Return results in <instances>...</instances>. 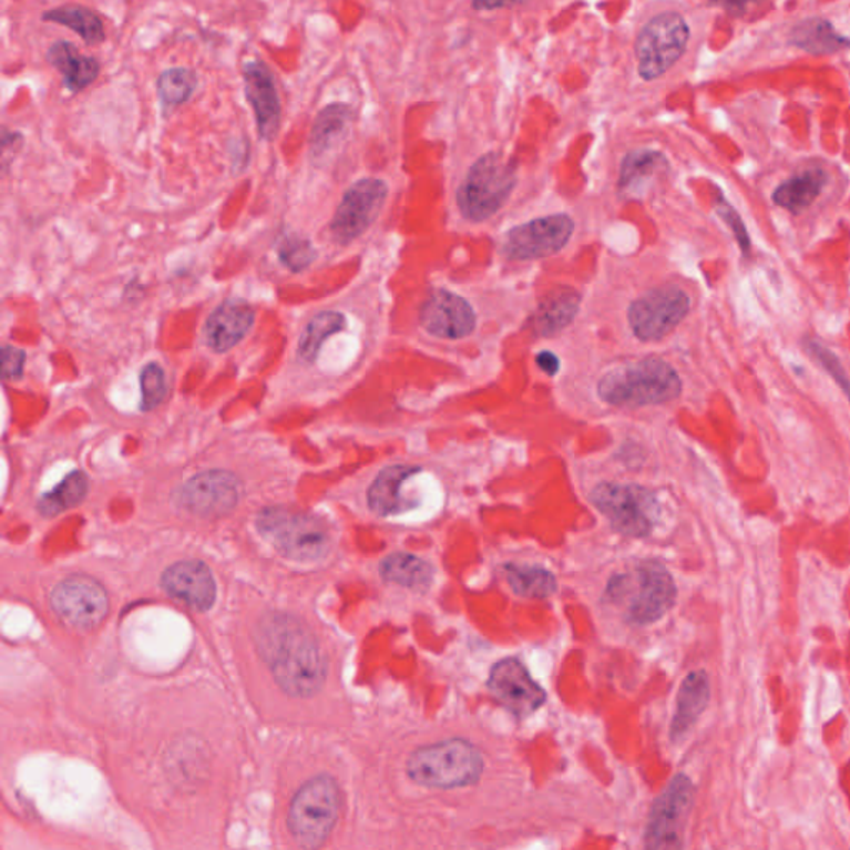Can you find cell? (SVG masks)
<instances>
[{
    "mask_svg": "<svg viewBox=\"0 0 850 850\" xmlns=\"http://www.w3.org/2000/svg\"><path fill=\"white\" fill-rule=\"evenodd\" d=\"M259 649L286 693L308 698L326 678V663L311 633L296 618L272 616L259 629Z\"/></svg>",
    "mask_w": 850,
    "mask_h": 850,
    "instance_id": "1",
    "label": "cell"
},
{
    "mask_svg": "<svg viewBox=\"0 0 850 850\" xmlns=\"http://www.w3.org/2000/svg\"><path fill=\"white\" fill-rule=\"evenodd\" d=\"M672 573L658 562H643L618 573L606 586V602L615 605L633 625H652L666 615L676 602Z\"/></svg>",
    "mask_w": 850,
    "mask_h": 850,
    "instance_id": "2",
    "label": "cell"
},
{
    "mask_svg": "<svg viewBox=\"0 0 850 850\" xmlns=\"http://www.w3.org/2000/svg\"><path fill=\"white\" fill-rule=\"evenodd\" d=\"M598 395L619 408L665 404L682 395V379L663 359H642L603 376Z\"/></svg>",
    "mask_w": 850,
    "mask_h": 850,
    "instance_id": "3",
    "label": "cell"
},
{
    "mask_svg": "<svg viewBox=\"0 0 850 850\" xmlns=\"http://www.w3.org/2000/svg\"><path fill=\"white\" fill-rule=\"evenodd\" d=\"M483 768L482 752L465 739H447L416 749L408 761V775L416 785L446 791L475 785Z\"/></svg>",
    "mask_w": 850,
    "mask_h": 850,
    "instance_id": "4",
    "label": "cell"
},
{
    "mask_svg": "<svg viewBox=\"0 0 850 850\" xmlns=\"http://www.w3.org/2000/svg\"><path fill=\"white\" fill-rule=\"evenodd\" d=\"M341 792L329 775H319L301 786L289 806L288 826L296 844L318 850L328 841L339 818Z\"/></svg>",
    "mask_w": 850,
    "mask_h": 850,
    "instance_id": "5",
    "label": "cell"
},
{
    "mask_svg": "<svg viewBox=\"0 0 850 850\" xmlns=\"http://www.w3.org/2000/svg\"><path fill=\"white\" fill-rule=\"evenodd\" d=\"M516 185V170L500 153L480 156L457 192V205L470 222H485L495 215Z\"/></svg>",
    "mask_w": 850,
    "mask_h": 850,
    "instance_id": "6",
    "label": "cell"
},
{
    "mask_svg": "<svg viewBox=\"0 0 850 850\" xmlns=\"http://www.w3.org/2000/svg\"><path fill=\"white\" fill-rule=\"evenodd\" d=\"M258 529L283 555L298 562H315L328 555L331 535L315 516L286 509H266L258 516Z\"/></svg>",
    "mask_w": 850,
    "mask_h": 850,
    "instance_id": "7",
    "label": "cell"
},
{
    "mask_svg": "<svg viewBox=\"0 0 850 850\" xmlns=\"http://www.w3.org/2000/svg\"><path fill=\"white\" fill-rule=\"evenodd\" d=\"M592 502L619 533L633 539H645L658 523V500L645 487L600 483L593 489Z\"/></svg>",
    "mask_w": 850,
    "mask_h": 850,
    "instance_id": "8",
    "label": "cell"
},
{
    "mask_svg": "<svg viewBox=\"0 0 850 850\" xmlns=\"http://www.w3.org/2000/svg\"><path fill=\"white\" fill-rule=\"evenodd\" d=\"M689 27L678 12L653 17L636 39V59L643 80H655L668 72L688 47Z\"/></svg>",
    "mask_w": 850,
    "mask_h": 850,
    "instance_id": "9",
    "label": "cell"
},
{
    "mask_svg": "<svg viewBox=\"0 0 850 850\" xmlns=\"http://www.w3.org/2000/svg\"><path fill=\"white\" fill-rule=\"evenodd\" d=\"M692 779L676 775L649 812L645 831V850H682V832L693 805Z\"/></svg>",
    "mask_w": 850,
    "mask_h": 850,
    "instance_id": "10",
    "label": "cell"
},
{
    "mask_svg": "<svg viewBox=\"0 0 850 850\" xmlns=\"http://www.w3.org/2000/svg\"><path fill=\"white\" fill-rule=\"evenodd\" d=\"M692 309L689 296L678 286H662L645 293L628 309V321L636 338L659 341L668 336Z\"/></svg>",
    "mask_w": 850,
    "mask_h": 850,
    "instance_id": "11",
    "label": "cell"
},
{
    "mask_svg": "<svg viewBox=\"0 0 850 850\" xmlns=\"http://www.w3.org/2000/svg\"><path fill=\"white\" fill-rule=\"evenodd\" d=\"M575 223L569 215H550L515 226L506 233L502 253L513 262L546 258L565 248L572 238Z\"/></svg>",
    "mask_w": 850,
    "mask_h": 850,
    "instance_id": "12",
    "label": "cell"
},
{
    "mask_svg": "<svg viewBox=\"0 0 850 850\" xmlns=\"http://www.w3.org/2000/svg\"><path fill=\"white\" fill-rule=\"evenodd\" d=\"M388 198V185L379 178H365L349 186L336 209L331 233L339 243L359 238L378 218Z\"/></svg>",
    "mask_w": 850,
    "mask_h": 850,
    "instance_id": "13",
    "label": "cell"
},
{
    "mask_svg": "<svg viewBox=\"0 0 850 850\" xmlns=\"http://www.w3.org/2000/svg\"><path fill=\"white\" fill-rule=\"evenodd\" d=\"M52 605L57 615L73 628L92 629L109 613V596L95 580L70 576L53 588Z\"/></svg>",
    "mask_w": 850,
    "mask_h": 850,
    "instance_id": "14",
    "label": "cell"
},
{
    "mask_svg": "<svg viewBox=\"0 0 850 850\" xmlns=\"http://www.w3.org/2000/svg\"><path fill=\"white\" fill-rule=\"evenodd\" d=\"M493 698L516 718H529L542 708L546 693L516 658H505L493 666L489 676Z\"/></svg>",
    "mask_w": 850,
    "mask_h": 850,
    "instance_id": "15",
    "label": "cell"
},
{
    "mask_svg": "<svg viewBox=\"0 0 850 850\" xmlns=\"http://www.w3.org/2000/svg\"><path fill=\"white\" fill-rule=\"evenodd\" d=\"M421 325L427 332L442 339H462L472 335L475 311L462 298L446 289L430 293L421 309Z\"/></svg>",
    "mask_w": 850,
    "mask_h": 850,
    "instance_id": "16",
    "label": "cell"
},
{
    "mask_svg": "<svg viewBox=\"0 0 850 850\" xmlns=\"http://www.w3.org/2000/svg\"><path fill=\"white\" fill-rule=\"evenodd\" d=\"M183 505L198 515L213 516L229 512L238 503L239 483L235 475L209 470L193 477L183 489Z\"/></svg>",
    "mask_w": 850,
    "mask_h": 850,
    "instance_id": "17",
    "label": "cell"
},
{
    "mask_svg": "<svg viewBox=\"0 0 850 850\" xmlns=\"http://www.w3.org/2000/svg\"><path fill=\"white\" fill-rule=\"evenodd\" d=\"M243 75H245L246 99L252 103L253 112H255L259 136L272 142L281 125V103H279L275 79L268 65L259 60L246 63Z\"/></svg>",
    "mask_w": 850,
    "mask_h": 850,
    "instance_id": "18",
    "label": "cell"
},
{
    "mask_svg": "<svg viewBox=\"0 0 850 850\" xmlns=\"http://www.w3.org/2000/svg\"><path fill=\"white\" fill-rule=\"evenodd\" d=\"M163 588L190 608H212L216 598V583L208 566L198 560L175 563L163 575Z\"/></svg>",
    "mask_w": 850,
    "mask_h": 850,
    "instance_id": "19",
    "label": "cell"
},
{
    "mask_svg": "<svg viewBox=\"0 0 850 850\" xmlns=\"http://www.w3.org/2000/svg\"><path fill=\"white\" fill-rule=\"evenodd\" d=\"M253 325H255V309L249 303L239 298L226 299L206 321V345L215 352L229 351L248 335Z\"/></svg>",
    "mask_w": 850,
    "mask_h": 850,
    "instance_id": "20",
    "label": "cell"
},
{
    "mask_svg": "<svg viewBox=\"0 0 850 850\" xmlns=\"http://www.w3.org/2000/svg\"><path fill=\"white\" fill-rule=\"evenodd\" d=\"M418 472V467L411 465H391L382 470L368 493L372 512L389 516L416 509L419 502L406 492V485Z\"/></svg>",
    "mask_w": 850,
    "mask_h": 850,
    "instance_id": "21",
    "label": "cell"
},
{
    "mask_svg": "<svg viewBox=\"0 0 850 850\" xmlns=\"http://www.w3.org/2000/svg\"><path fill=\"white\" fill-rule=\"evenodd\" d=\"M709 698H711V686H709L708 675L705 672L689 673L679 686L678 698H676L675 715L669 728L673 741H682L692 731L693 726L708 706Z\"/></svg>",
    "mask_w": 850,
    "mask_h": 850,
    "instance_id": "22",
    "label": "cell"
},
{
    "mask_svg": "<svg viewBox=\"0 0 850 850\" xmlns=\"http://www.w3.org/2000/svg\"><path fill=\"white\" fill-rule=\"evenodd\" d=\"M580 295L573 288H556L536 306L530 328L540 338H549L565 329L580 311Z\"/></svg>",
    "mask_w": 850,
    "mask_h": 850,
    "instance_id": "23",
    "label": "cell"
},
{
    "mask_svg": "<svg viewBox=\"0 0 850 850\" xmlns=\"http://www.w3.org/2000/svg\"><path fill=\"white\" fill-rule=\"evenodd\" d=\"M668 170L665 156L655 150H635L626 156L619 173V192L628 198H643L659 175Z\"/></svg>",
    "mask_w": 850,
    "mask_h": 850,
    "instance_id": "24",
    "label": "cell"
},
{
    "mask_svg": "<svg viewBox=\"0 0 850 850\" xmlns=\"http://www.w3.org/2000/svg\"><path fill=\"white\" fill-rule=\"evenodd\" d=\"M47 60L62 73L70 92H82L95 82L100 73L99 60L82 55L76 47L66 40L52 43L47 52Z\"/></svg>",
    "mask_w": 850,
    "mask_h": 850,
    "instance_id": "25",
    "label": "cell"
},
{
    "mask_svg": "<svg viewBox=\"0 0 850 850\" xmlns=\"http://www.w3.org/2000/svg\"><path fill=\"white\" fill-rule=\"evenodd\" d=\"M789 39H791L792 45L799 47L806 52L816 53V55L841 52V50L850 47L849 37L841 35L831 22L821 19V17H812V19L799 22L792 29Z\"/></svg>",
    "mask_w": 850,
    "mask_h": 850,
    "instance_id": "26",
    "label": "cell"
},
{
    "mask_svg": "<svg viewBox=\"0 0 850 850\" xmlns=\"http://www.w3.org/2000/svg\"><path fill=\"white\" fill-rule=\"evenodd\" d=\"M828 183V173L821 168L808 170L801 175L792 176L788 182L779 185L772 199L781 208L789 209L792 213H801L802 209L811 206L816 202L822 190Z\"/></svg>",
    "mask_w": 850,
    "mask_h": 850,
    "instance_id": "27",
    "label": "cell"
},
{
    "mask_svg": "<svg viewBox=\"0 0 850 850\" xmlns=\"http://www.w3.org/2000/svg\"><path fill=\"white\" fill-rule=\"evenodd\" d=\"M352 110L342 103L328 105L318 113L315 126L311 133V153L313 156H319L328 153L332 146L338 145L345 139L349 125H351Z\"/></svg>",
    "mask_w": 850,
    "mask_h": 850,
    "instance_id": "28",
    "label": "cell"
},
{
    "mask_svg": "<svg viewBox=\"0 0 850 850\" xmlns=\"http://www.w3.org/2000/svg\"><path fill=\"white\" fill-rule=\"evenodd\" d=\"M382 578L424 592L432 583L433 570L426 560L411 553H395L381 563Z\"/></svg>",
    "mask_w": 850,
    "mask_h": 850,
    "instance_id": "29",
    "label": "cell"
},
{
    "mask_svg": "<svg viewBox=\"0 0 850 850\" xmlns=\"http://www.w3.org/2000/svg\"><path fill=\"white\" fill-rule=\"evenodd\" d=\"M503 575L513 592L523 598H549L559 588L555 575L540 566L506 563Z\"/></svg>",
    "mask_w": 850,
    "mask_h": 850,
    "instance_id": "30",
    "label": "cell"
},
{
    "mask_svg": "<svg viewBox=\"0 0 850 850\" xmlns=\"http://www.w3.org/2000/svg\"><path fill=\"white\" fill-rule=\"evenodd\" d=\"M42 19L45 22H55L69 27L79 33L89 45H96L105 40L102 20L93 10L82 6H63L59 9L47 10Z\"/></svg>",
    "mask_w": 850,
    "mask_h": 850,
    "instance_id": "31",
    "label": "cell"
},
{
    "mask_svg": "<svg viewBox=\"0 0 850 850\" xmlns=\"http://www.w3.org/2000/svg\"><path fill=\"white\" fill-rule=\"evenodd\" d=\"M345 315L338 311H321L313 316L311 321L306 325L301 339H299V359L305 362H315L326 339L331 338L332 335H338L345 329Z\"/></svg>",
    "mask_w": 850,
    "mask_h": 850,
    "instance_id": "32",
    "label": "cell"
},
{
    "mask_svg": "<svg viewBox=\"0 0 850 850\" xmlns=\"http://www.w3.org/2000/svg\"><path fill=\"white\" fill-rule=\"evenodd\" d=\"M86 490H89V480H86L85 473L75 470V472L66 475L57 489L40 499V513L45 516L59 515V513L79 505L83 496L86 495Z\"/></svg>",
    "mask_w": 850,
    "mask_h": 850,
    "instance_id": "33",
    "label": "cell"
},
{
    "mask_svg": "<svg viewBox=\"0 0 850 850\" xmlns=\"http://www.w3.org/2000/svg\"><path fill=\"white\" fill-rule=\"evenodd\" d=\"M163 105L178 106L192 96L196 89V75L188 69H168L158 76L156 82Z\"/></svg>",
    "mask_w": 850,
    "mask_h": 850,
    "instance_id": "34",
    "label": "cell"
},
{
    "mask_svg": "<svg viewBox=\"0 0 850 850\" xmlns=\"http://www.w3.org/2000/svg\"><path fill=\"white\" fill-rule=\"evenodd\" d=\"M279 262L291 269L293 273L303 272L318 258V252L308 238L298 235H289L283 238L278 249Z\"/></svg>",
    "mask_w": 850,
    "mask_h": 850,
    "instance_id": "35",
    "label": "cell"
},
{
    "mask_svg": "<svg viewBox=\"0 0 850 850\" xmlns=\"http://www.w3.org/2000/svg\"><path fill=\"white\" fill-rule=\"evenodd\" d=\"M140 388H142V408L145 411L155 409L165 398V372L156 362L143 368L142 376H140Z\"/></svg>",
    "mask_w": 850,
    "mask_h": 850,
    "instance_id": "36",
    "label": "cell"
},
{
    "mask_svg": "<svg viewBox=\"0 0 850 850\" xmlns=\"http://www.w3.org/2000/svg\"><path fill=\"white\" fill-rule=\"evenodd\" d=\"M808 351L811 352V355L821 362L822 368L834 378V381L838 382L839 388L844 391V395L848 396L850 401V379L848 378V375H846L841 361L836 358L834 352L829 351L828 348H825V346L818 345V342L815 341L808 342Z\"/></svg>",
    "mask_w": 850,
    "mask_h": 850,
    "instance_id": "37",
    "label": "cell"
},
{
    "mask_svg": "<svg viewBox=\"0 0 850 850\" xmlns=\"http://www.w3.org/2000/svg\"><path fill=\"white\" fill-rule=\"evenodd\" d=\"M718 215L728 223L729 228L733 229L736 239H738L739 246H741L743 253L748 255L749 249H751V238H749L745 222H743L739 213L723 196H719L718 199Z\"/></svg>",
    "mask_w": 850,
    "mask_h": 850,
    "instance_id": "38",
    "label": "cell"
},
{
    "mask_svg": "<svg viewBox=\"0 0 850 850\" xmlns=\"http://www.w3.org/2000/svg\"><path fill=\"white\" fill-rule=\"evenodd\" d=\"M23 362H25V352L13 346H3L2 349V376L6 381L17 379L22 376Z\"/></svg>",
    "mask_w": 850,
    "mask_h": 850,
    "instance_id": "39",
    "label": "cell"
},
{
    "mask_svg": "<svg viewBox=\"0 0 850 850\" xmlns=\"http://www.w3.org/2000/svg\"><path fill=\"white\" fill-rule=\"evenodd\" d=\"M536 366H539L545 375L555 376L556 372L560 371L559 356L553 355V352L550 351L539 352V356H536Z\"/></svg>",
    "mask_w": 850,
    "mask_h": 850,
    "instance_id": "40",
    "label": "cell"
},
{
    "mask_svg": "<svg viewBox=\"0 0 850 850\" xmlns=\"http://www.w3.org/2000/svg\"><path fill=\"white\" fill-rule=\"evenodd\" d=\"M515 3L510 2H473L472 7L475 10H495L503 9V7H512Z\"/></svg>",
    "mask_w": 850,
    "mask_h": 850,
    "instance_id": "41",
    "label": "cell"
}]
</instances>
